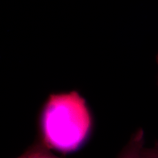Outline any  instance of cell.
<instances>
[{"label": "cell", "mask_w": 158, "mask_h": 158, "mask_svg": "<svg viewBox=\"0 0 158 158\" xmlns=\"http://www.w3.org/2000/svg\"><path fill=\"white\" fill-rule=\"evenodd\" d=\"M93 125L92 111L80 92L51 93L40 110L37 138L51 150L74 152L88 141Z\"/></svg>", "instance_id": "1"}, {"label": "cell", "mask_w": 158, "mask_h": 158, "mask_svg": "<svg viewBox=\"0 0 158 158\" xmlns=\"http://www.w3.org/2000/svg\"><path fill=\"white\" fill-rule=\"evenodd\" d=\"M145 134L142 128H139L132 134L129 141L122 148L117 158H140L141 149L144 147Z\"/></svg>", "instance_id": "2"}, {"label": "cell", "mask_w": 158, "mask_h": 158, "mask_svg": "<svg viewBox=\"0 0 158 158\" xmlns=\"http://www.w3.org/2000/svg\"><path fill=\"white\" fill-rule=\"evenodd\" d=\"M16 158H61L51 152V149L37 138L23 154Z\"/></svg>", "instance_id": "3"}, {"label": "cell", "mask_w": 158, "mask_h": 158, "mask_svg": "<svg viewBox=\"0 0 158 158\" xmlns=\"http://www.w3.org/2000/svg\"><path fill=\"white\" fill-rule=\"evenodd\" d=\"M140 158H158V141H155L151 147H144L141 151Z\"/></svg>", "instance_id": "4"}, {"label": "cell", "mask_w": 158, "mask_h": 158, "mask_svg": "<svg viewBox=\"0 0 158 158\" xmlns=\"http://www.w3.org/2000/svg\"><path fill=\"white\" fill-rule=\"evenodd\" d=\"M157 68H158V54L157 55ZM157 85H158V72H157Z\"/></svg>", "instance_id": "5"}]
</instances>
